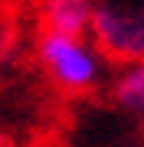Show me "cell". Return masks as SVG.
<instances>
[{"mask_svg": "<svg viewBox=\"0 0 144 147\" xmlns=\"http://www.w3.org/2000/svg\"><path fill=\"white\" fill-rule=\"evenodd\" d=\"M92 10H95V0H43L39 3L43 33H62V36L89 39Z\"/></svg>", "mask_w": 144, "mask_h": 147, "instance_id": "cell-3", "label": "cell"}, {"mask_svg": "<svg viewBox=\"0 0 144 147\" xmlns=\"http://www.w3.org/2000/svg\"><path fill=\"white\" fill-rule=\"evenodd\" d=\"M36 56L43 72L53 79V85L69 95L92 92L101 82V53L85 36L43 33L36 42Z\"/></svg>", "mask_w": 144, "mask_h": 147, "instance_id": "cell-2", "label": "cell"}, {"mask_svg": "<svg viewBox=\"0 0 144 147\" xmlns=\"http://www.w3.org/2000/svg\"><path fill=\"white\" fill-rule=\"evenodd\" d=\"M112 98L124 111H144V62H128L112 82Z\"/></svg>", "mask_w": 144, "mask_h": 147, "instance_id": "cell-4", "label": "cell"}, {"mask_svg": "<svg viewBox=\"0 0 144 147\" xmlns=\"http://www.w3.org/2000/svg\"><path fill=\"white\" fill-rule=\"evenodd\" d=\"M89 42L121 65L144 62V0H95Z\"/></svg>", "mask_w": 144, "mask_h": 147, "instance_id": "cell-1", "label": "cell"}]
</instances>
